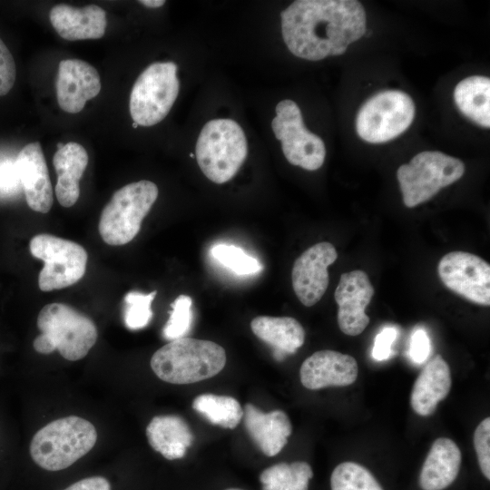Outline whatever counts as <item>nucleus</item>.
I'll list each match as a JSON object with an SVG mask.
<instances>
[{
  "instance_id": "nucleus-34",
  "label": "nucleus",
  "mask_w": 490,
  "mask_h": 490,
  "mask_svg": "<svg viewBox=\"0 0 490 490\" xmlns=\"http://www.w3.org/2000/svg\"><path fill=\"white\" fill-rule=\"evenodd\" d=\"M21 187L15 159H0V195H14L19 191Z\"/></svg>"
},
{
  "instance_id": "nucleus-8",
  "label": "nucleus",
  "mask_w": 490,
  "mask_h": 490,
  "mask_svg": "<svg viewBox=\"0 0 490 490\" xmlns=\"http://www.w3.org/2000/svg\"><path fill=\"white\" fill-rule=\"evenodd\" d=\"M177 65L173 62L150 64L135 81L129 102L137 125L152 126L162 121L179 93Z\"/></svg>"
},
{
  "instance_id": "nucleus-30",
  "label": "nucleus",
  "mask_w": 490,
  "mask_h": 490,
  "mask_svg": "<svg viewBox=\"0 0 490 490\" xmlns=\"http://www.w3.org/2000/svg\"><path fill=\"white\" fill-rule=\"evenodd\" d=\"M157 294L156 290L144 294L139 291L128 292L124 297V323L132 330L145 328L152 317V302Z\"/></svg>"
},
{
  "instance_id": "nucleus-3",
  "label": "nucleus",
  "mask_w": 490,
  "mask_h": 490,
  "mask_svg": "<svg viewBox=\"0 0 490 490\" xmlns=\"http://www.w3.org/2000/svg\"><path fill=\"white\" fill-rule=\"evenodd\" d=\"M41 331L33 343L35 351L50 354L57 349L70 361L83 358L97 340V328L84 314L63 303L45 305L37 317Z\"/></svg>"
},
{
  "instance_id": "nucleus-13",
  "label": "nucleus",
  "mask_w": 490,
  "mask_h": 490,
  "mask_svg": "<svg viewBox=\"0 0 490 490\" xmlns=\"http://www.w3.org/2000/svg\"><path fill=\"white\" fill-rule=\"evenodd\" d=\"M338 253L330 242H318L303 251L294 261L291 280L297 298L306 307L318 302L328 286V268Z\"/></svg>"
},
{
  "instance_id": "nucleus-19",
  "label": "nucleus",
  "mask_w": 490,
  "mask_h": 490,
  "mask_svg": "<svg viewBox=\"0 0 490 490\" xmlns=\"http://www.w3.org/2000/svg\"><path fill=\"white\" fill-rule=\"evenodd\" d=\"M245 428L261 452L268 456L278 455L291 435L292 426L282 410L264 413L247 403L243 410Z\"/></svg>"
},
{
  "instance_id": "nucleus-11",
  "label": "nucleus",
  "mask_w": 490,
  "mask_h": 490,
  "mask_svg": "<svg viewBox=\"0 0 490 490\" xmlns=\"http://www.w3.org/2000/svg\"><path fill=\"white\" fill-rule=\"evenodd\" d=\"M275 111L271 127L275 137L281 142L288 162L308 171L319 169L325 161V144L305 127L298 104L289 99L282 100Z\"/></svg>"
},
{
  "instance_id": "nucleus-16",
  "label": "nucleus",
  "mask_w": 490,
  "mask_h": 490,
  "mask_svg": "<svg viewBox=\"0 0 490 490\" xmlns=\"http://www.w3.org/2000/svg\"><path fill=\"white\" fill-rule=\"evenodd\" d=\"M356 359L335 350H319L307 358L299 370L301 384L308 389L346 387L356 381Z\"/></svg>"
},
{
  "instance_id": "nucleus-25",
  "label": "nucleus",
  "mask_w": 490,
  "mask_h": 490,
  "mask_svg": "<svg viewBox=\"0 0 490 490\" xmlns=\"http://www.w3.org/2000/svg\"><path fill=\"white\" fill-rule=\"evenodd\" d=\"M454 99L458 109L483 127H490V79L470 76L457 83Z\"/></svg>"
},
{
  "instance_id": "nucleus-41",
  "label": "nucleus",
  "mask_w": 490,
  "mask_h": 490,
  "mask_svg": "<svg viewBox=\"0 0 490 490\" xmlns=\"http://www.w3.org/2000/svg\"><path fill=\"white\" fill-rule=\"evenodd\" d=\"M190 156H191V158H194L193 153H190Z\"/></svg>"
},
{
  "instance_id": "nucleus-36",
  "label": "nucleus",
  "mask_w": 490,
  "mask_h": 490,
  "mask_svg": "<svg viewBox=\"0 0 490 490\" xmlns=\"http://www.w3.org/2000/svg\"><path fill=\"white\" fill-rule=\"evenodd\" d=\"M430 353V340L424 329H416L411 337L409 355L413 361L421 364Z\"/></svg>"
},
{
  "instance_id": "nucleus-40",
  "label": "nucleus",
  "mask_w": 490,
  "mask_h": 490,
  "mask_svg": "<svg viewBox=\"0 0 490 490\" xmlns=\"http://www.w3.org/2000/svg\"><path fill=\"white\" fill-rule=\"evenodd\" d=\"M226 490H243V489H240V488H228Z\"/></svg>"
},
{
  "instance_id": "nucleus-28",
  "label": "nucleus",
  "mask_w": 490,
  "mask_h": 490,
  "mask_svg": "<svg viewBox=\"0 0 490 490\" xmlns=\"http://www.w3.org/2000/svg\"><path fill=\"white\" fill-rule=\"evenodd\" d=\"M331 490H383L366 467L354 462H343L333 470Z\"/></svg>"
},
{
  "instance_id": "nucleus-39",
  "label": "nucleus",
  "mask_w": 490,
  "mask_h": 490,
  "mask_svg": "<svg viewBox=\"0 0 490 490\" xmlns=\"http://www.w3.org/2000/svg\"><path fill=\"white\" fill-rule=\"evenodd\" d=\"M347 50V46H339L331 49L329 55H340Z\"/></svg>"
},
{
  "instance_id": "nucleus-32",
  "label": "nucleus",
  "mask_w": 490,
  "mask_h": 490,
  "mask_svg": "<svg viewBox=\"0 0 490 490\" xmlns=\"http://www.w3.org/2000/svg\"><path fill=\"white\" fill-rule=\"evenodd\" d=\"M474 446L483 475L490 479V418H485L474 433Z\"/></svg>"
},
{
  "instance_id": "nucleus-1",
  "label": "nucleus",
  "mask_w": 490,
  "mask_h": 490,
  "mask_svg": "<svg viewBox=\"0 0 490 490\" xmlns=\"http://www.w3.org/2000/svg\"><path fill=\"white\" fill-rule=\"evenodd\" d=\"M347 11L345 0L294 1L280 13L281 34L288 49L302 59H324L334 48L327 39L329 23L341 22Z\"/></svg>"
},
{
  "instance_id": "nucleus-14",
  "label": "nucleus",
  "mask_w": 490,
  "mask_h": 490,
  "mask_svg": "<svg viewBox=\"0 0 490 490\" xmlns=\"http://www.w3.org/2000/svg\"><path fill=\"white\" fill-rule=\"evenodd\" d=\"M375 289L368 274L360 270L343 273L334 293L338 306V323L340 330L348 336L362 333L369 323L365 313Z\"/></svg>"
},
{
  "instance_id": "nucleus-21",
  "label": "nucleus",
  "mask_w": 490,
  "mask_h": 490,
  "mask_svg": "<svg viewBox=\"0 0 490 490\" xmlns=\"http://www.w3.org/2000/svg\"><path fill=\"white\" fill-rule=\"evenodd\" d=\"M88 153L79 143L69 142L58 149L53 157L57 174L55 196L65 208L72 207L80 195V180L88 164Z\"/></svg>"
},
{
  "instance_id": "nucleus-2",
  "label": "nucleus",
  "mask_w": 490,
  "mask_h": 490,
  "mask_svg": "<svg viewBox=\"0 0 490 490\" xmlns=\"http://www.w3.org/2000/svg\"><path fill=\"white\" fill-rule=\"evenodd\" d=\"M150 363L160 379L191 384L220 373L226 364V353L213 341L183 337L160 348Z\"/></svg>"
},
{
  "instance_id": "nucleus-35",
  "label": "nucleus",
  "mask_w": 490,
  "mask_h": 490,
  "mask_svg": "<svg viewBox=\"0 0 490 490\" xmlns=\"http://www.w3.org/2000/svg\"><path fill=\"white\" fill-rule=\"evenodd\" d=\"M397 331L393 327L384 328L376 337L372 349V357L378 361L387 359L392 354V344L397 338Z\"/></svg>"
},
{
  "instance_id": "nucleus-31",
  "label": "nucleus",
  "mask_w": 490,
  "mask_h": 490,
  "mask_svg": "<svg viewBox=\"0 0 490 490\" xmlns=\"http://www.w3.org/2000/svg\"><path fill=\"white\" fill-rule=\"evenodd\" d=\"M191 304L192 299L187 295L178 296L172 303L169 319L162 329L165 339L181 338L189 332L192 319Z\"/></svg>"
},
{
  "instance_id": "nucleus-12",
  "label": "nucleus",
  "mask_w": 490,
  "mask_h": 490,
  "mask_svg": "<svg viewBox=\"0 0 490 490\" xmlns=\"http://www.w3.org/2000/svg\"><path fill=\"white\" fill-rule=\"evenodd\" d=\"M437 272L451 291L482 306L490 305V265L466 251H451L442 257Z\"/></svg>"
},
{
  "instance_id": "nucleus-10",
  "label": "nucleus",
  "mask_w": 490,
  "mask_h": 490,
  "mask_svg": "<svg viewBox=\"0 0 490 490\" xmlns=\"http://www.w3.org/2000/svg\"><path fill=\"white\" fill-rule=\"evenodd\" d=\"M30 252L44 262L38 277L42 291L72 286L84 275L88 255L76 242L51 234H38L30 240Z\"/></svg>"
},
{
  "instance_id": "nucleus-38",
  "label": "nucleus",
  "mask_w": 490,
  "mask_h": 490,
  "mask_svg": "<svg viewBox=\"0 0 490 490\" xmlns=\"http://www.w3.org/2000/svg\"><path fill=\"white\" fill-rule=\"evenodd\" d=\"M139 3L150 8H158V7L162 6L165 4V1L164 0H142V1H139Z\"/></svg>"
},
{
  "instance_id": "nucleus-37",
  "label": "nucleus",
  "mask_w": 490,
  "mask_h": 490,
  "mask_svg": "<svg viewBox=\"0 0 490 490\" xmlns=\"http://www.w3.org/2000/svg\"><path fill=\"white\" fill-rule=\"evenodd\" d=\"M64 490H111V484L105 477L96 475L81 479Z\"/></svg>"
},
{
  "instance_id": "nucleus-7",
  "label": "nucleus",
  "mask_w": 490,
  "mask_h": 490,
  "mask_svg": "<svg viewBox=\"0 0 490 490\" xmlns=\"http://www.w3.org/2000/svg\"><path fill=\"white\" fill-rule=\"evenodd\" d=\"M465 173L459 159L440 152H422L397 172L404 204L413 208L421 204L442 188L458 181Z\"/></svg>"
},
{
  "instance_id": "nucleus-33",
  "label": "nucleus",
  "mask_w": 490,
  "mask_h": 490,
  "mask_svg": "<svg viewBox=\"0 0 490 490\" xmlns=\"http://www.w3.org/2000/svg\"><path fill=\"white\" fill-rule=\"evenodd\" d=\"M16 77V67L14 57L7 46L0 38V96L9 93Z\"/></svg>"
},
{
  "instance_id": "nucleus-5",
  "label": "nucleus",
  "mask_w": 490,
  "mask_h": 490,
  "mask_svg": "<svg viewBox=\"0 0 490 490\" xmlns=\"http://www.w3.org/2000/svg\"><path fill=\"white\" fill-rule=\"evenodd\" d=\"M248 144L242 128L230 119H214L201 129L195 157L203 174L221 184L231 180L244 162Z\"/></svg>"
},
{
  "instance_id": "nucleus-15",
  "label": "nucleus",
  "mask_w": 490,
  "mask_h": 490,
  "mask_svg": "<svg viewBox=\"0 0 490 490\" xmlns=\"http://www.w3.org/2000/svg\"><path fill=\"white\" fill-rule=\"evenodd\" d=\"M55 88L60 108L77 113L100 93L101 80L97 70L87 62L64 59L58 65Z\"/></svg>"
},
{
  "instance_id": "nucleus-4",
  "label": "nucleus",
  "mask_w": 490,
  "mask_h": 490,
  "mask_svg": "<svg viewBox=\"0 0 490 490\" xmlns=\"http://www.w3.org/2000/svg\"><path fill=\"white\" fill-rule=\"evenodd\" d=\"M96 441L97 431L90 421L68 416L39 429L29 450L37 466L47 471H60L88 454Z\"/></svg>"
},
{
  "instance_id": "nucleus-29",
  "label": "nucleus",
  "mask_w": 490,
  "mask_h": 490,
  "mask_svg": "<svg viewBox=\"0 0 490 490\" xmlns=\"http://www.w3.org/2000/svg\"><path fill=\"white\" fill-rule=\"evenodd\" d=\"M220 264L240 275H250L262 270L261 263L234 245L217 244L211 250Z\"/></svg>"
},
{
  "instance_id": "nucleus-23",
  "label": "nucleus",
  "mask_w": 490,
  "mask_h": 490,
  "mask_svg": "<svg viewBox=\"0 0 490 490\" xmlns=\"http://www.w3.org/2000/svg\"><path fill=\"white\" fill-rule=\"evenodd\" d=\"M255 336L274 349V358L282 360L295 353L305 341V330L291 317L258 316L250 322Z\"/></svg>"
},
{
  "instance_id": "nucleus-18",
  "label": "nucleus",
  "mask_w": 490,
  "mask_h": 490,
  "mask_svg": "<svg viewBox=\"0 0 490 490\" xmlns=\"http://www.w3.org/2000/svg\"><path fill=\"white\" fill-rule=\"evenodd\" d=\"M49 19L57 34L69 41L102 38L107 24L106 12L96 5H55L50 10Z\"/></svg>"
},
{
  "instance_id": "nucleus-27",
  "label": "nucleus",
  "mask_w": 490,
  "mask_h": 490,
  "mask_svg": "<svg viewBox=\"0 0 490 490\" xmlns=\"http://www.w3.org/2000/svg\"><path fill=\"white\" fill-rule=\"evenodd\" d=\"M312 476L310 466L297 461L279 463L266 468L260 474V481L262 490H308Z\"/></svg>"
},
{
  "instance_id": "nucleus-6",
  "label": "nucleus",
  "mask_w": 490,
  "mask_h": 490,
  "mask_svg": "<svg viewBox=\"0 0 490 490\" xmlns=\"http://www.w3.org/2000/svg\"><path fill=\"white\" fill-rule=\"evenodd\" d=\"M158 192L157 185L147 180L129 183L116 191L101 213L98 230L103 240L112 246L132 240Z\"/></svg>"
},
{
  "instance_id": "nucleus-17",
  "label": "nucleus",
  "mask_w": 490,
  "mask_h": 490,
  "mask_svg": "<svg viewBox=\"0 0 490 490\" xmlns=\"http://www.w3.org/2000/svg\"><path fill=\"white\" fill-rule=\"evenodd\" d=\"M15 165L28 206L47 213L54 202L53 187L40 143L26 144L16 156Z\"/></svg>"
},
{
  "instance_id": "nucleus-26",
  "label": "nucleus",
  "mask_w": 490,
  "mask_h": 490,
  "mask_svg": "<svg viewBox=\"0 0 490 490\" xmlns=\"http://www.w3.org/2000/svg\"><path fill=\"white\" fill-rule=\"evenodd\" d=\"M192 408L213 425L233 429L243 417L240 404L232 397L201 394L192 401Z\"/></svg>"
},
{
  "instance_id": "nucleus-22",
  "label": "nucleus",
  "mask_w": 490,
  "mask_h": 490,
  "mask_svg": "<svg viewBox=\"0 0 490 490\" xmlns=\"http://www.w3.org/2000/svg\"><path fill=\"white\" fill-rule=\"evenodd\" d=\"M462 455L457 445L446 437L434 441L421 468L419 485L423 490H443L456 478Z\"/></svg>"
},
{
  "instance_id": "nucleus-20",
  "label": "nucleus",
  "mask_w": 490,
  "mask_h": 490,
  "mask_svg": "<svg viewBox=\"0 0 490 490\" xmlns=\"http://www.w3.org/2000/svg\"><path fill=\"white\" fill-rule=\"evenodd\" d=\"M451 383L448 364L440 355L435 356L414 383L410 398L413 410L422 416L433 414L438 402L448 395Z\"/></svg>"
},
{
  "instance_id": "nucleus-24",
  "label": "nucleus",
  "mask_w": 490,
  "mask_h": 490,
  "mask_svg": "<svg viewBox=\"0 0 490 490\" xmlns=\"http://www.w3.org/2000/svg\"><path fill=\"white\" fill-rule=\"evenodd\" d=\"M150 446L169 460L184 456L193 442V435L186 421L175 415L154 416L146 427Z\"/></svg>"
},
{
  "instance_id": "nucleus-9",
  "label": "nucleus",
  "mask_w": 490,
  "mask_h": 490,
  "mask_svg": "<svg viewBox=\"0 0 490 490\" xmlns=\"http://www.w3.org/2000/svg\"><path fill=\"white\" fill-rule=\"evenodd\" d=\"M415 105L402 91H382L368 99L360 108L357 120L358 134L366 142H388L404 132L412 123Z\"/></svg>"
}]
</instances>
